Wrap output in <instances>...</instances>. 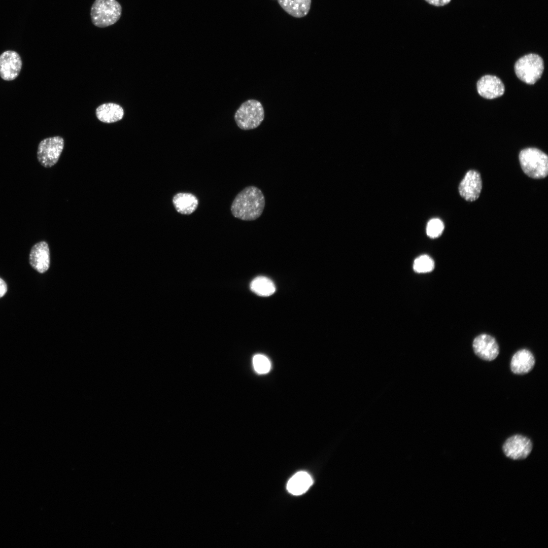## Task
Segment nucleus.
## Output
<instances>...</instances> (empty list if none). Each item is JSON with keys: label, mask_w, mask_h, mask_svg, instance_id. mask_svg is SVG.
<instances>
[{"label": "nucleus", "mask_w": 548, "mask_h": 548, "mask_svg": "<svg viewBox=\"0 0 548 548\" xmlns=\"http://www.w3.org/2000/svg\"><path fill=\"white\" fill-rule=\"evenodd\" d=\"M122 7L116 0H95L91 8L93 24L104 28L116 23L120 18Z\"/></svg>", "instance_id": "3"}, {"label": "nucleus", "mask_w": 548, "mask_h": 548, "mask_svg": "<svg viewBox=\"0 0 548 548\" xmlns=\"http://www.w3.org/2000/svg\"><path fill=\"white\" fill-rule=\"evenodd\" d=\"M434 261L427 255H422L415 259L413 263L414 270L418 273H426L432 271Z\"/></svg>", "instance_id": "19"}, {"label": "nucleus", "mask_w": 548, "mask_h": 548, "mask_svg": "<svg viewBox=\"0 0 548 548\" xmlns=\"http://www.w3.org/2000/svg\"><path fill=\"white\" fill-rule=\"evenodd\" d=\"M521 168L528 177L536 179L545 178L548 174V157L536 148H527L520 152Z\"/></svg>", "instance_id": "2"}, {"label": "nucleus", "mask_w": 548, "mask_h": 548, "mask_svg": "<svg viewBox=\"0 0 548 548\" xmlns=\"http://www.w3.org/2000/svg\"><path fill=\"white\" fill-rule=\"evenodd\" d=\"M265 203L262 191L256 186H250L236 195L230 209L234 217L244 221H253L261 215Z\"/></svg>", "instance_id": "1"}, {"label": "nucleus", "mask_w": 548, "mask_h": 548, "mask_svg": "<svg viewBox=\"0 0 548 548\" xmlns=\"http://www.w3.org/2000/svg\"><path fill=\"white\" fill-rule=\"evenodd\" d=\"M250 288L253 292L261 296H270L276 291L273 282L264 276H259L253 279L250 284Z\"/></svg>", "instance_id": "18"}, {"label": "nucleus", "mask_w": 548, "mask_h": 548, "mask_svg": "<svg viewBox=\"0 0 548 548\" xmlns=\"http://www.w3.org/2000/svg\"><path fill=\"white\" fill-rule=\"evenodd\" d=\"M312 484V478L308 473L299 471L289 480L287 489L294 495H299L305 493Z\"/></svg>", "instance_id": "16"}, {"label": "nucleus", "mask_w": 548, "mask_h": 548, "mask_svg": "<svg viewBox=\"0 0 548 548\" xmlns=\"http://www.w3.org/2000/svg\"><path fill=\"white\" fill-rule=\"evenodd\" d=\"M264 118V111L261 103L251 99L244 102L236 110L234 120L239 128L250 130L258 127Z\"/></svg>", "instance_id": "4"}, {"label": "nucleus", "mask_w": 548, "mask_h": 548, "mask_svg": "<svg viewBox=\"0 0 548 548\" xmlns=\"http://www.w3.org/2000/svg\"><path fill=\"white\" fill-rule=\"evenodd\" d=\"M124 112L122 107L114 102L104 103L96 109L95 114L97 119L106 123H111L121 120Z\"/></svg>", "instance_id": "14"}, {"label": "nucleus", "mask_w": 548, "mask_h": 548, "mask_svg": "<svg viewBox=\"0 0 548 548\" xmlns=\"http://www.w3.org/2000/svg\"><path fill=\"white\" fill-rule=\"evenodd\" d=\"M474 352L481 359L486 361L494 360L499 353V346L496 339L487 334H482L473 340Z\"/></svg>", "instance_id": "10"}, {"label": "nucleus", "mask_w": 548, "mask_h": 548, "mask_svg": "<svg viewBox=\"0 0 548 548\" xmlns=\"http://www.w3.org/2000/svg\"><path fill=\"white\" fill-rule=\"evenodd\" d=\"M7 291V286L6 282L0 278V298L3 297Z\"/></svg>", "instance_id": "23"}, {"label": "nucleus", "mask_w": 548, "mask_h": 548, "mask_svg": "<svg viewBox=\"0 0 548 548\" xmlns=\"http://www.w3.org/2000/svg\"><path fill=\"white\" fill-rule=\"evenodd\" d=\"M287 13L296 18L305 16L309 12L311 0H278Z\"/></svg>", "instance_id": "17"}, {"label": "nucleus", "mask_w": 548, "mask_h": 548, "mask_svg": "<svg viewBox=\"0 0 548 548\" xmlns=\"http://www.w3.org/2000/svg\"><path fill=\"white\" fill-rule=\"evenodd\" d=\"M535 360L532 353L527 349L518 351L512 356L510 362L511 371L517 374L530 372L533 368Z\"/></svg>", "instance_id": "13"}, {"label": "nucleus", "mask_w": 548, "mask_h": 548, "mask_svg": "<svg viewBox=\"0 0 548 548\" xmlns=\"http://www.w3.org/2000/svg\"><path fill=\"white\" fill-rule=\"evenodd\" d=\"M461 196L468 201L476 200L480 196L482 189L481 175L475 170L468 171L459 185Z\"/></svg>", "instance_id": "8"}, {"label": "nucleus", "mask_w": 548, "mask_h": 548, "mask_svg": "<svg viewBox=\"0 0 548 548\" xmlns=\"http://www.w3.org/2000/svg\"><path fill=\"white\" fill-rule=\"evenodd\" d=\"M22 62L19 54L7 50L0 55V77L5 81H12L19 75Z\"/></svg>", "instance_id": "9"}, {"label": "nucleus", "mask_w": 548, "mask_h": 548, "mask_svg": "<svg viewBox=\"0 0 548 548\" xmlns=\"http://www.w3.org/2000/svg\"><path fill=\"white\" fill-rule=\"evenodd\" d=\"M31 266L40 273L46 272L49 267L50 252L48 244L41 241L31 248L29 254Z\"/></svg>", "instance_id": "12"}, {"label": "nucleus", "mask_w": 548, "mask_h": 548, "mask_svg": "<svg viewBox=\"0 0 548 548\" xmlns=\"http://www.w3.org/2000/svg\"><path fill=\"white\" fill-rule=\"evenodd\" d=\"M429 4L435 6H442L449 3L451 0H425Z\"/></svg>", "instance_id": "22"}, {"label": "nucleus", "mask_w": 548, "mask_h": 548, "mask_svg": "<svg viewBox=\"0 0 548 548\" xmlns=\"http://www.w3.org/2000/svg\"><path fill=\"white\" fill-rule=\"evenodd\" d=\"M64 140L60 136L47 138L39 144L37 158L44 167L49 168L58 161L64 148Z\"/></svg>", "instance_id": "6"}, {"label": "nucleus", "mask_w": 548, "mask_h": 548, "mask_svg": "<svg viewBox=\"0 0 548 548\" xmlns=\"http://www.w3.org/2000/svg\"><path fill=\"white\" fill-rule=\"evenodd\" d=\"M253 365L255 371L258 374L268 373L271 368L269 359L263 354H256L253 358Z\"/></svg>", "instance_id": "20"}, {"label": "nucleus", "mask_w": 548, "mask_h": 548, "mask_svg": "<svg viewBox=\"0 0 548 548\" xmlns=\"http://www.w3.org/2000/svg\"><path fill=\"white\" fill-rule=\"evenodd\" d=\"M477 90L482 97L494 99L502 96L504 92V86L501 80L495 76L485 75L477 82Z\"/></svg>", "instance_id": "11"}, {"label": "nucleus", "mask_w": 548, "mask_h": 548, "mask_svg": "<svg viewBox=\"0 0 548 548\" xmlns=\"http://www.w3.org/2000/svg\"><path fill=\"white\" fill-rule=\"evenodd\" d=\"M504 456L514 461L525 459L530 455L533 449L532 440L528 437L521 435H513L507 438L502 447Z\"/></svg>", "instance_id": "7"}, {"label": "nucleus", "mask_w": 548, "mask_h": 548, "mask_svg": "<svg viewBox=\"0 0 548 548\" xmlns=\"http://www.w3.org/2000/svg\"><path fill=\"white\" fill-rule=\"evenodd\" d=\"M543 70L542 58L534 53L520 58L515 64V71L518 78L530 85L534 84L540 78Z\"/></svg>", "instance_id": "5"}, {"label": "nucleus", "mask_w": 548, "mask_h": 548, "mask_svg": "<svg viewBox=\"0 0 548 548\" xmlns=\"http://www.w3.org/2000/svg\"><path fill=\"white\" fill-rule=\"evenodd\" d=\"M444 226L443 222L438 218H433L429 221L426 226L427 235L432 238H437L442 233Z\"/></svg>", "instance_id": "21"}, {"label": "nucleus", "mask_w": 548, "mask_h": 548, "mask_svg": "<svg viewBox=\"0 0 548 548\" xmlns=\"http://www.w3.org/2000/svg\"><path fill=\"white\" fill-rule=\"evenodd\" d=\"M173 203L176 211L183 215H190L197 208L198 199L190 193L179 192L173 197Z\"/></svg>", "instance_id": "15"}]
</instances>
